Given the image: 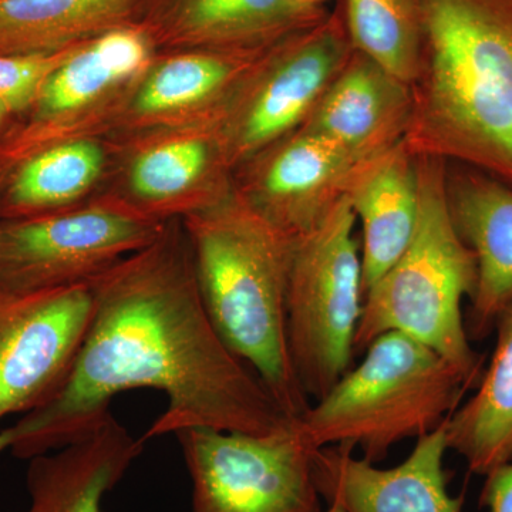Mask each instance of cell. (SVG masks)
Returning a JSON list of instances; mask_svg holds the SVG:
<instances>
[{
  "instance_id": "cb8c5ba5",
  "label": "cell",
  "mask_w": 512,
  "mask_h": 512,
  "mask_svg": "<svg viewBox=\"0 0 512 512\" xmlns=\"http://www.w3.org/2000/svg\"><path fill=\"white\" fill-rule=\"evenodd\" d=\"M348 28L360 55L412 87L421 69L419 29L410 0H348Z\"/></svg>"
},
{
  "instance_id": "8992f818",
  "label": "cell",
  "mask_w": 512,
  "mask_h": 512,
  "mask_svg": "<svg viewBox=\"0 0 512 512\" xmlns=\"http://www.w3.org/2000/svg\"><path fill=\"white\" fill-rule=\"evenodd\" d=\"M348 195L292 239L286 288L289 350L303 392L319 400L352 367L362 316V255Z\"/></svg>"
},
{
  "instance_id": "e0dca14e",
  "label": "cell",
  "mask_w": 512,
  "mask_h": 512,
  "mask_svg": "<svg viewBox=\"0 0 512 512\" xmlns=\"http://www.w3.org/2000/svg\"><path fill=\"white\" fill-rule=\"evenodd\" d=\"M412 110V87L359 53L299 128L369 161L404 140Z\"/></svg>"
},
{
  "instance_id": "d4e9b609",
  "label": "cell",
  "mask_w": 512,
  "mask_h": 512,
  "mask_svg": "<svg viewBox=\"0 0 512 512\" xmlns=\"http://www.w3.org/2000/svg\"><path fill=\"white\" fill-rule=\"evenodd\" d=\"M76 47L46 56H0V101L13 117L28 109L49 74Z\"/></svg>"
},
{
  "instance_id": "277c9868",
  "label": "cell",
  "mask_w": 512,
  "mask_h": 512,
  "mask_svg": "<svg viewBox=\"0 0 512 512\" xmlns=\"http://www.w3.org/2000/svg\"><path fill=\"white\" fill-rule=\"evenodd\" d=\"M420 212L416 234L396 264L363 298L355 350L377 336L402 332L436 350L473 389L483 360L470 345L461 303L473 298L476 258L458 235L441 158L416 156Z\"/></svg>"
},
{
  "instance_id": "4fadbf2b",
  "label": "cell",
  "mask_w": 512,
  "mask_h": 512,
  "mask_svg": "<svg viewBox=\"0 0 512 512\" xmlns=\"http://www.w3.org/2000/svg\"><path fill=\"white\" fill-rule=\"evenodd\" d=\"M366 161L298 128L238 165L232 191L285 237L312 231Z\"/></svg>"
},
{
  "instance_id": "4316f807",
  "label": "cell",
  "mask_w": 512,
  "mask_h": 512,
  "mask_svg": "<svg viewBox=\"0 0 512 512\" xmlns=\"http://www.w3.org/2000/svg\"><path fill=\"white\" fill-rule=\"evenodd\" d=\"M12 117V113H10L6 104L0 101V134H2L3 131H5V128L8 127L9 121Z\"/></svg>"
},
{
  "instance_id": "7a4b0ae2",
  "label": "cell",
  "mask_w": 512,
  "mask_h": 512,
  "mask_svg": "<svg viewBox=\"0 0 512 512\" xmlns=\"http://www.w3.org/2000/svg\"><path fill=\"white\" fill-rule=\"evenodd\" d=\"M205 311L225 345L258 376L282 412L312 406L289 350L286 288L292 239L234 191L181 220Z\"/></svg>"
},
{
  "instance_id": "44dd1931",
  "label": "cell",
  "mask_w": 512,
  "mask_h": 512,
  "mask_svg": "<svg viewBox=\"0 0 512 512\" xmlns=\"http://www.w3.org/2000/svg\"><path fill=\"white\" fill-rule=\"evenodd\" d=\"M110 160L106 138H76L37 151L0 178V221L42 217L92 201Z\"/></svg>"
},
{
  "instance_id": "ffe728a7",
  "label": "cell",
  "mask_w": 512,
  "mask_h": 512,
  "mask_svg": "<svg viewBox=\"0 0 512 512\" xmlns=\"http://www.w3.org/2000/svg\"><path fill=\"white\" fill-rule=\"evenodd\" d=\"M448 202L458 235L476 258L471 299L474 333L481 335L512 301V190L471 175L448 188Z\"/></svg>"
},
{
  "instance_id": "5b68a950",
  "label": "cell",
  "mask_w": 512,
  "mask_h": 512,
  "mask_svg": "<svg viewBox=\"0 0 512 512\" xmlns=\"http://www.w3.org/2000/svg\"><path fill=\"white\" fill-rule=\"evenodd\" d=\"M365 353L298 419L318 450L350 446L377 463L400 441L440 427L471 389L436 350L402 332L377 336Z\"/></svg>"
},
{
  "instance_id": "30bf717a",
  "label": "cell",
  "mask_w": 512,
  "mask_h": 512,
  "mask_svg": "<svg viewBox=\"0 0 512 512\" xmlns=\"http://www.w3.org/2000/svg\"><path fill=\"white\" fill-rule=\"evenodd\" d=\"M164 225L100 200L0 221V291L20 295L87 284L151 244Z\"/></svg>"
},
{
  "instance_id": "603a6c76",
  "label": "cell",
  "mask_w": 512,
  "mask_h": 512,
  "mask_svg": "<svg viewBox=\"0 0 512 512\" xmlns=\"http://www.w3.org/2000/svg\"><path fill=\"white\" fill-rule=\"evenodd\" d=\"M497 342L476 393L447 420L448 450L487 476L512 460V301L495 320Z\"/></svg>"
},
{
  "instance_id": "2e32d148",
  "label": "cell",
  "mask_w": 512,
  "mask_h": 512,
  "mask_svg": "<svg viewBox=\"0 0 512 512\" xmlns=\"http://www.w3.org/2000/svg\"><path fill=\"white\" fill-rule=\"evenodd\" d=\"M313 10L295 0H144L136 25L157 53H258L301 32Z\"/></svg>"
},
{
  "instance_id": "9c48e42d",
  "label": "cell",
  "mask_w": 512,
  "mask_h": 512,
  "mask_svg": "<svg viewBox=\"0 0 512 512\" xmlns=\"http://www.w3.org/2000/svg\"><path fill=\"white\" fill-rule=\"evenodd\" d=\"M222 111L183 126L107 140L109 170L93 200L164 224L227 198L234 170L225 147Z\"/></svg>"
},
{
  "instance_id": "ac0fdd59",
  "label": "cell",
  "mask_w": 512,
  "mask_h": 512,
  "mask_svg": "<svg viewBox=\"0 0 512 512\" xmlns=\"http://www.w3.org/2000/svg\"><path fill=\"white\" fill-rule=\"evenodd\" d=\"M144 443L110 413L67 446L30 458L25 512H101L104 495L120 483Z\"/></svg>"
},
{
  "instance_id": "3957f363",
  "label": "cell",
  "mask_w": 512,
  "mask_h": 512,
  "mask_svg": "<svg viewBox=\"0 0 512 512\" xmlns=\"http://www.w3.org/2000/svg\"><path fill=\"white\" fill-rule=\"evenodd\" d=\"M429 59L404 143L512 175V25L478 0H424Z\"/></svg>"
},
{
  "instance_id": "d6986e66",
  "label": "cell",
  "mask_w": 512,
  "mask_h": 512,
  "mask_svg": "<svg viewBox=\"0 0 512 512\" xmlns=\"http://www.w3.org/2000/svg\"><path fill=\"white\" fill-rule=\"evenodd\" d=\"M346 195L362 227L366 292L396 264L416 234L420 212L416 156L400 141L360 165Z\"/></svg>"
},
{
  "instance_id": "f1b7e54d",
  "label": "cell",
  "mask_w": 512,
  "mask_h": 512,
  "mask_svg": "<svg viewBox=\"0 0 512 512\" xmlns=\"http://www.w3.org/2000/svg\"><path fill=\"white\" fill-rule=\"evenodd\" d=\"M295 2L302 3V5L315 6L319 0H295Z\"/></svg>"
},
{
  "instance_id": "5bb4252c",
  "label": "cell",
  "mask_w": 512,
  "mask_h": 512,
  "mask_svg": "<svg viewBox=\"0 0 512 512\" xmlns=\"http://www.w3.org/2000/svg\"><path fill=\"white\" fill-rule=\"evenodd\" d=\"M265 52L157 53L121 96L101 138L123 140L220 113Z\"/></svg>"
},
{
  "instance_id": "7402d4cb",
  "label": "cell",
  "mask_w": 512,
  "mask_h": 512,
  "mask_svg": "<svg viewBox=\"0 0 512 512\" xmlns=\"http://www.w3.org/2000/svg\"><path fill=\"white\" fill-rule=\"evenodd\" d=\"M144 0H0V56H46L134 25Z\"/></svg>"
},
{
  "instance_id": "484cf974",
  "label": "cell",
  "mask_w": 512,
  "mask_h": 512,
  "mask_svg": "<svg viewBox=\"0 0 512 512\" xmlns=\"http://www.w3.org/2000/svg\"><path fill=\"white\" fill-rule=\"evenodd\" d=\"M480 501L490 512H512V460L485 476Z\"/></svg>"
},
{
  "instance_id": "ba28073f",
  "label": "cell",
  "mask_w": 512,
  "mask_h": 512,
  "mask_svg": "<svg viewBox=\"0 0 512 512\" xmlns=\"http://www.w3.org/2000/svg\"><path fill=\"white\" fill-rule=\"evenodd\" d=\"M156 55L136 23L77 46L49 74L28 109L12 117L0 134V178L43 148L101 138L121 96Z\"/></svg>"
},
{
  "instance_id": "9a60e30c",
  "label": "cell",
  "mask_w": 512,
  "mask_h": 512,
  "mask_svg": "<svg viewBox=\"0 0 512 512\" xmlns=\"http://www.w3.org/2000/svg\"><path fill=\"white\" fill-rule=\"evenodd\" d=\"M447 420L390 468L353 456L350 446L320 448L315 470L323 500L346 512H463L464 495L448 490Z\"/></svg>"
},
{
  "instance_id": "52a82bcc",
  "label": "cell",
  "mask_w": 512,
  "mask_h": 512,
  "mask_svg": "<svg viewBox=\"0 0 512 512\" xmlns=\"http://www.w3.org/2000/svg\"><path fill=\"white\" fill-rule=\"evenodd\" d=\"M192 484V512H323L318 448L298 419L271 433L192 427L178 431Z\"/></svg>"
},
{
  "instance_id": "7c38bea8",
  "label": "cell",
  "mask_w": 512,
  "mask_h": 512,
  "mask_svg": "<svg viewBox=\"0 0 512 512\" xmlns=\"http://www.w3.org/2000/svg\"><path fill=\"white\" fill-rule=\"evenodd\" d=\"M93 306L89 282L20 295L0 291V424L36 409L62 386Z\"/></svg>"
},
{
  "instance_id": "8fae6325",
  "label": "cell",
  "mask_w": 512,
  "mask_h": 512,
  "mask_svg": "<svg viewBox=\"0 0 512 512\" xmlns=\"http://www.w3.org/2000/svg\"><path fill=\"white\" fill-rule=\"evenodd\" d=\"M348 60L333 29L298 32L266 50L222 111L232 170L298 130Z\"/></svg>"
},
{
  "instance_id": "6da1fadb",
  "label": "cell",
  "mask_w": 512,
  "mask_h": 512,
  "mask_svg": "<svg viewBox=\"0 0 512 512\" xmlns=\"http://www.w3.org/2000/svg\"><path fill=\"white\" fill-rule=\"evenodd\" d=\"M93 315L76 360L50 399L0 430V454L59 450L109 416L133 389L167 397L144 441L192 427L271 433L289 419L205 311L181 220L89 282Z\"/></svg>"
},
{
  "instance_id": "83f0119b",
  "label": "cell",
  "mask_w": 512,
  "mask_h": 512,
  "mask_svg": "<svg viewBox=\"0 0 512 512\" xmlns=\"http://www.w3.org/2000/svg\"><path fill=\"white\" fill-rule=\"evenodd\" d=\"M323 512H346V511L343 510V508L340 507L339 504L328 503V508H326V510H323Z\"/></svg>"
}]
</instances>
